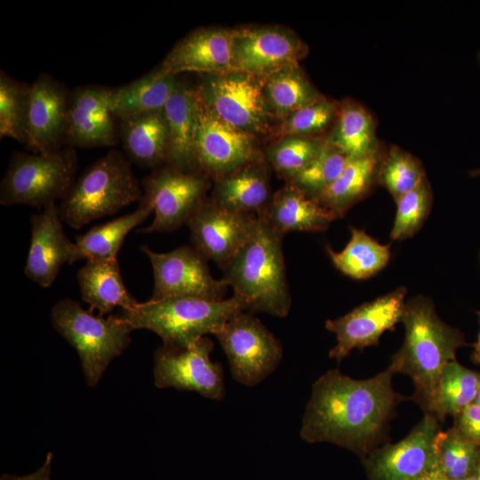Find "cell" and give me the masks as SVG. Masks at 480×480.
Returning <instances> with one entry per match:
<instances>
[{"mask_svg":"<svg viewBox=\"0 0 480 480\" xmlns=\"http://www.w3.org/2000/svg\"><path fill=\"white\" fill-rule=\"evenodd\" d=\"M388 366L376 375L356 380L337 369L312 385L300 436L307 443H331L367 456L384 441L396 408L404 397L392 385Z\"/></svg>","mask_w":480,"mask_h":480,"instance_id":"1","label":"cell"},{"mask_svg":"<svg viewBox=\"0 0 480 480\" xmlns=\"http://www.w3.org/2000/svg\"><path fill=\"white\" fill-rule=\"evenodd\" d=\"M401 323L404 342L388 366L394 373L410 377L413 399L423 410L444 368L456 360L458 348L467 343L463 333L444 323L431 300L422 295L406 301Z\"/></svg>","mask_w":480,"mask_h":480,"instance_id":"2","label":"cell"},{"mask_svg":"<svg viewBox=\"0 0 480 480\" xmlns=\"http://www.w3.org/2000/svg\"><path fill=\"white\" fill-rule=\"evenodd\" d=\"M283 236L259 218L257 227L223 269L244 311L285 317L292 306L282 246Z\"/></svg>","mask_w":480,"mask_h":480,"instance_id":"3","label":"cell"},{"mask_svg":"<svg viewBox=\"0 0 480 480\" xmlns=\"http://www.w3.org/2000/svg\"><path fill=\"white\" fill-rule=\"evenodd\" d=\"M241 311L244 305L235 295L221 300L169 297L139 303L118 316L132 330H149L162 339L164 347L177 349L188 348L207 334L216 335Z\"/></svg>","mask_w":480,"mask_h":480,"instance_id":"4","label":"cell"},{"mask_svg":"<svg viewBox=\"0 0 480 480\" xmlns=\"http://www.w3.org/2000/svg\"><path fill=\"white\" fill-rule=\"evenodd\" d=\"M142 197V187L131 161L112 149L83 172L58 207L62 221L79 229L132 203L140 202Z\"/></svg>","mask_w":480,"mask_h":480,"instance_id":"5","label":"cell"},{"mask_svg":"<svg viewBox=\"0 0 480 480\" xmlns=\"http://www.w3.org/2000/svg\"><path fill=\"white\" fill-rule=\"evenodd\" d=\"M53 328L76 350L86 382L95 387L110 362L131 343L132 327L118 315L104 318L65 298L51 312Z\"/></svg>","mask_w":480,"mask_h":480,"instance_id":"6","label":"cell"},{"mask_svg":"<svg viewBox=\"0 0 480 480\" xmlns=\"http://www.w3.org/2000/svg\"><path fill=\"white\" fill-rule=\"evenodd\" d=\"M77 156L66 146L49 153H12L0 183V203L45 208L61 201L76 181Z\"/></svg>","mask_w":480,"mask_h":480,"instance_id":"7","label":"cell"},{"mask_svg":"<svg viewBox=\"0 0 480 480\" xmlns=\"http://www.w3.org/2000/svg\"><path fill=\"white\" fill-rule=\"evenodd\" d=\"M195 92L201 106L229 125L255 138L272 135L275 118L262 78L236 70L203 75Z\"/></svg>","mask_w":480,"mask_h":480,"instance_id":"8","label":"cell"},{"mask_svg":"<svg viewBox=\"0 0 480 480\" xmlns=\"http://www.w3.org/2000/svg\"><path fill=\"white\" fill-rule=\"evenodd\" d=\"M211 179L197 171H186L164 164L144 177L141 202L149 204L155 217L140 233L172 232L183 225L207 198Z\"/></svg>","mask_w":480,"mask_h":480,"instance_id":"9","label":"cell"},{"mask_svg":"<svg viewBox=\"0 0 480 480\" xmlns=\"http://www.w3.org/2000/svg\"><path fill=\"white\" fill-rule=\"evenodd\" d=\"M215 336L228 358L232 378L247 387L263 381L283 358L279 340L247 311L233 316Z\"/></svg>","mask_w":480,"mask_h":480,"instance_id":"10","label":"cell"},{"mask_svg":"<svg viewBox=\"0 0 480 480\" xmlns=\"http://www.w3.org/2000/svg\"><path fill=\"white\" fill-rule=\"evenodd\" d=\"M140 251L148 256L153 270L154 286L149 300L169 297H193L221 300L228 284L214 278L207 259L193 246L182 245L167 252H156L143 244Z\"/></svg>","mask_w":480,"mask_h":480,"instance_id":"11","label":"cell"},{"mask_svg":"<svg viewBox=\"0 0 480 480\" xmlns=\"http://www.w3.org/2000/svg\"><path fill=\"white\" fill-rule=\"evenodd\" d=\"M308 52L306 43L285 27L248 25L232 28V64L236 71L265 78L299 64Z\"/></svg>","mask_w":480,"mask_h":480,"instance_id":"12","label":"cell"},{"mask_svg":"<svg viewBox=\"0 0 480 480\" xmlns=\"http://www.w3.org/2000/svg\"><path fill=\"white\" fill-rule=\"evenodd\" d=\"M213 347V342L205 336L185 348H157L154 354L155 385L159 388L197 392L213 400L222 399L223 371L210 357Z\"/></svg>","mask_w":480,"mask_h":480,"instance_id":"13","label":"cell"},{"mask_svg":"<svg viewBox=\"0 0 480 480\" xmlns=\"http://www.w3.org/2000/svg\"><path fill=\"white\" fill-rule=\"evenodd\" d=\"M405 287L363 303L347 314L325 322V328L336 337L329 356L341 362L353 349L377 345L381 335L400 323L405 308Z\"/></svg>","mask_w":480,"mask_h":480,"instance_id":"14","label":"cell"},{"mask_svg":"<svg viewBox=\"0 0 480 480\" xmlns=\"http://www.w3.org/2000/svg\"><path fill=\"white\" fill-rule=\"evenodd\" d=\"M195 170L213 180L264 157L255 137L225 123L198 101Z\"/></svg>","mask_w":480,"mask_h":480,"instance_id":"15","label":"cell"},{"mask_svg":"<svg viewBox=\"0 0 480 480\" xmlns=\"http://www.w3.org/2000/svg\"><path fill=\"white\" fill-rule=\"evenodd\" d=\"M259 218L206 198L187 223L192 246L222 270L253 234Z\"/></svg>","mask_w":480,"mask_h":480,"instance_id":"16","label":"cell"},{"mask_svg":"<svg viewBox=\"0 0 480 480\" xmlns=\"http://www.w3.org/2000/svg\"><path fill=\"white\" fill-rule=\"evenodd\" d=\"M438 420L430 413L395 444L377 447L368 454L365 468L372 480H415L436 467L435 439Z\"/></svg>","mask_w":480,"mask_h":480,"instance_id":"17","label":"cell"},{"mask_svg":"<svg viewBox=\"0 0 480 480\" xmlns=\"http://www.w3.org/2000/svg\"><path fill=\"white\" fill-rule=\"evenodd\" d=\"M116 88L88 84L69 92L66 144L72 148L112 147L117 142L113 113Z\"/></svg>","mask_w":480,"mask_h":480,"instance_id":"18","label":"cell"},{"mask_svg":"<svg viewBox=\"0 0 480 480\" xmlns=\"http://www.w3.org/2000/svg\"><path fill=\"white\" fill-rule=\"evenodd\" d=\"M69 92L49 74L30 84L26 147L34 153L54 152L66 147Z\"/></svg>","mask_w":480,"mask_h":480,"instance_id":"19","label":"cell"},{"mask_svg":"<svg viewBox=\"0 0 480 480\" xmlns=\"http://www.w3.org/2000/svg\"><path fill=\"white\" fill-rule=\"evenodd\" d=\"M56 204L30 218L31 238L24 274L44 288L55 281L60 268L71 261L75 243L66 236Z\"/></svg>","mask_w":480,"mask_h":480,"instance_id":"20","label":"cell"},{"mask_svg":"<svg viewBox=\"0 0 480 480\" xmlns=\"http://www.w3.org/2000/svg\"><path fill=\"white\" fill-rule=\"evenodd\" d=\"M232 28H197L180 40L158 66L167 74L214 75L233 71Z\"/></svg>","mask_w":480,"mask_h":480,"instance_id":"21","label":"cell"},{"mask_svg":"<svg viewBox=\"0 0 480 480\" xmlns=\"http://www.w3.org/2000/svg\"><path fill=\"white\" fill-rule=\"evenodd\" d=\"M269 168L262 157L214 180L211 198L228 210L260 218L273 195Z\"/></svg>","mask_w":480,"mask_h":480,"instance_id":"22","label":"cell"},{"mask_svg":"<svg viewBox=\"0 0 480 480\" xmlns=\"http://www.w3.org/2000/svg\"><path fill=\"white\" fill-rule=\"evenodd\" d=\"M260 218L281 236L291 232L324 231L336 220L318 201L290 183L272 195Z\"/></svg>","mask_w":480,"mask_h":480,"instance_id":"23","label":"cell"},{"mask_svg":"<svg viewBox=\"0 0 480 480\" xmlns=\"http://www.w3.org/2000/svg\"><path fill=\"white\" fill-rule=\"evenodd\" d=\"M198 107L195 89L181 81L164 108L168 131L166 164L186 171H196L195 141Z\"/></svg>","mask_w":480,"mask_h":480,"instance_id":"24","label":"cell"},{"mask_svg":"<svg viewBox=\"0 0 480 480\" xmlns=\"http://www.w3.org/2000/svg\"><path fill=\"white\" fill-rule=\"evenodd\" d=\"M76 278L82 300L100 316L116 307L129 310L140 303L124 285L117 259L88 260L77 271Z\"/></svg>","mask_w":480,"mask_h":480,"instance_id":"25","label":"cell"},{"mask_svg":"<svg viewBox=\"0 0 480 480\" xmlns=\"http://www.w3.org/2000/svg\"><path fill=\"white\" fill-rule=\"evenodd\" d=\"M119 135L131 162L155 169L166 164L168 131L164 110L120 120Z\"/></svg>","mask_w":480,"mask_h":480,"instance_id":"26","label":"cell"},{"mask_svg":"<svg viewBox=\"0 0 480 480\" xmlns=\"http://www.w3.org/2000/svg\"><path fill=\"white\" fill-rule=\"evenodd\" d=\"M383 153L349 158L337 180L319 196L318 203L336 219L342 218L356 204L379 185V169Z\"/></svg>","mask_w":480,"mask_h":480,"instance_id":"27","label":"cell"},{"mask_svg":"<svg viewBox=\"0 0 480 480\" xmlns=\"http://www.w3.org/2000/svg\"><path fill=\"white\" fill-rule=\"evenodd\" d=\"M178 76L159 67L141 77L116 88L113 113L119 121L132 116L164 110L180 84Z\"/></svg>","mask_w":480,"mask_h":480,"instance_id":"28","label":"cell"},{"mask_svg":"<svg viewBox=\"0 0 480 480\" xmlns=\"http://www.w3.org/2000/svg\"><path fill=\"white\" fill-rule=\"evenodd\" d=\"M152 212V207L140 201L134 212L94 226L86 233L76 236L70 264L84 259L116 260L126 236Z\"/></svg>","mask_w":480,"mask_h":480,"instance_id":"29","label":"cell"},{"mask_svg":"<svg viewBox=\"0 0 480 480\" xmlns=\"http://www.w3.org/2000/svg\"><path fill=\"white\" fill-rule=\"evenodd\" d=\"M326 140L348 158L367 156L381 148L373 116L364 107L351 100L340 102L337 118Z\"/></svg>","mask_w":480,"mask_h":480,"instance_id":"30","label":"cell"},{"mask_svg":"<svg viewBox=\"0 0 480 480\" xmlns=\"http://www.w3.org/2000/svg\"><path fill=\"white\" fill-rule=\"evenodd\" d=\"M479 388L480 372L453 360L444 368L423 411L438 420L448 415L456 418L474 403Z\"/></svg>","mask_w":480,"mask_h":480,"instance_id":"31","label":"cell"},{"mask_svg":"<svg viewBox=\"0 0 480 480\" xmlns=\"http://www.w3.org/2000/svg\"><path fill=\"white\" fill-rule=\"evenodd\" d=\"M262 79L271 113L279 123L324 97L300 64L287 66Z\"/></svg>","mask_w":480,"mask_h":480,"instance_id":"32","label":"cell"},{"mask_svg":"<svg viewBox=\"0 0 480 480\" xmlns=\"http://www.w3.org/2000/svg\"><path fill=\"white\" fill-rule=\"evenodd\" d=\"M351 237L340 252L329 245L326 252L333 266L347 276L362 280L381 271L391 258L389 244H381L364 230L350 228Z\"/></svg>","mask_w":480,"mask_h":480,"instance_id":"33","label":"cell"},{"mask_svg":"<svg viewBox=\"0 0 480 480\" xmlns=\"http://www.w3.org/2000/svg\"><path fill=\"white\" fill-rule=\"evenodd\" d=\"M324 138L286 136L275 140L263 156L276 173L286 181L305 169L320 153Z\"/></svg>","mask_w":480,"mask_h":480,"instance_id":"34","label":"cell"},{"mask_svg":"<svg viewBox=\"0 0 480 480\" xmlns=\"http://www.w3.org/2000/svg\"><path fill=\"white\" fill-rule=\"evenodd\" d=\"M480 447L455 426L441 429L435 439L436 468L451 480H465L473 469Z\"/></svg>","mask_w":480,"mask_h":480,"instance_id":"35","label":"cell"},{"mask_svg":"<svg viewBox=\"0 0 480 480\" xmlns=\"http://www.w3.org/2000/svg\"><path fill=\"white\" fill-rule=\"evenodd\" d=\"M425 178L424 166L415 156L395 145L383 149L379 185L384 187L395 201L416 188Z\"/></svg>","mask_w":480,"mask_h":480,"instance_id":"36","label":"cell"},{"mask_svg":"<svg viewBox=\"0 0 480 480\" xmlns=\"http://www.w3.org/2000/svg\"><path fill=\"white\" fill-rule=\"evenodd\" d=\"M30 85L0 71V137L27 140Z\"/></svg>","mask_w":480,"mask_h":480,"instance_id":"37","label":"cell"},{"mask_svg":"<svg viewBox=\"0 0 480 480\" xmlns=\"http://www.w3.org/2000/svg\"><path fill=\"white\" fill-rule=\"evenodd\" d=\"M339 109L340 102L324 96L280 122L275 127L271 137L275 139L286 136L324 138L323 134L328 131L330 132Z\"/></svg>","mask_w":480,"mask_h":480,"instance_id":"38","label":"cell"},{"mask_svg":"<svg viewBox=\"0 0 480 480\" xmlns=\"http://www.w3.org/2000/svg\"><path fill=\"white\" fill-rule=\"evenodd\" d=\"M348 159L325 140L322 150L316 158L286 183L293 185L317 201L340 176Z\"/></svg>","mask_w":480,"mask_h":480,"instance_id":"39","label":"cell"},{"mask_svg":"<svg viewBox=\"0 0 480 480\" xmlns=\"http://www.w3.org/2000/svg\"><path fill=\"white\" fill-rule=\"evenodd\" d=\"M390 231L393 241L412 237L423 226L432 207L433 193L428 178L399 197Z\"/></svg>","mask_w":480,"mask_h":480,"instance_id":"40","label":"cell"},{"mask_svg":"<svg viewBox=\"0 0 480 480\" xmlns=\"http://www.w3.org/2000/svg\"><path fill=\"white\" fill-rule=\"evenodd\" d=\"M453 426L480 447V404L467 407L455 418Z\"/></svg>","mask_w":480,"mask_h":480,"instance_id":"41","label":"cell"},{"mask_svg":"<svg viewBox=\"0 0 480 480\" xmlns=\"http://www.w3.org/2000/svg\"><path fill=\"white\" fill-rule=\"evenodd\" d=\"M52 457L53 454L48 452L44 464L36 471L29 475L15 476L4 474L0 480H50Z\"/></svg>","mask_w":480,"mask_h":480,"instance_id":"42","label":"cell"},{"mask_svg":"<svg viewBox=\"0 0 480 480\" xmlns=\"http://www.w3.org/2000/svg\"><path fill=\"white\" fill-rule=\"evenodd\" d=\"M415 480H451L445 476L436 467L422 474Z\"/></svg>","mask_w":480,"mask_h":480,"instance_id":"43","label":"cell"},{"mask_svg":"<svg viewBox=\"0 0 480 480\" xmlns=\"http://www.w3.org/2000/svg\"><path fill=\"white\" fill-rule=\"evenodd\" d=\"M476 314L478 316L479 324H480V311H477ZM471 359L475 364H480V329H479L477 340L476 343L473 345Z\"/></svg>","mask_w":480,"mask_h":480,"instance_id":"44","label":"cell"},{"mask_svg":"<svg viewBox=\"0 0 480 480\" xmlns=\"http://www.w3.org/2000/svg\"><path fill=\"white\" fill-rule=\"evenodd\" d=\"M465 480H480V452L473 469Z\"/></svg>","mask_w":480,"mask_h":480,"instance_id":"45","label":"cell"},{"mask_svg":"<svg viewBox=\"0 0 480 480\" xmlns=\"http://www.w3.org/2000/svg\"><path fill=\"white\" fill-rule=\"evenodd\" d=\"M473 404H480V388H479V389H478V392H477V394H476V398H475Z\"/></svg>","mask_w":480,"mask_h":480,"instance_id":"46","label":"cell"},{"mask_svg":"<svg viewBox=\"0 0 480 480\" xmlns=\"http://www.w3.org/2000/svg\"><path fill=\"white\" fill-rule=\"evenodd\" d=\"M470 176H473V177L480 176V168L470 172Z\"/></svg>","mask_w":480,"mask_h":480,"instance_id":"47","label":"cell"},{"mask_svg":"<svg viewBox=\"0 0 480 480\" xmlns=\"http://www.w3.org/2000/svg\"><path fill=\"white\" fill-rule=\"evenodd\" d=\"M478 60H479V62H480V52L478 53Z\"/></svg>","mask_w":480,"mask_h":480,"instance_id":"48","label":"cell"},{"mask_svg":"<svg viewBox=\"0 0 480 480\" xmlns=\"http://www.w3.org/2000/svg\"><path fill=\"white\" fill-rule=\"evenodd\" d=\"M479 261H480V252H479Z\"/></svg>","mask_w":480,"mask_h":480,"instance_id":"49","label":"cell"}]
</instances>
